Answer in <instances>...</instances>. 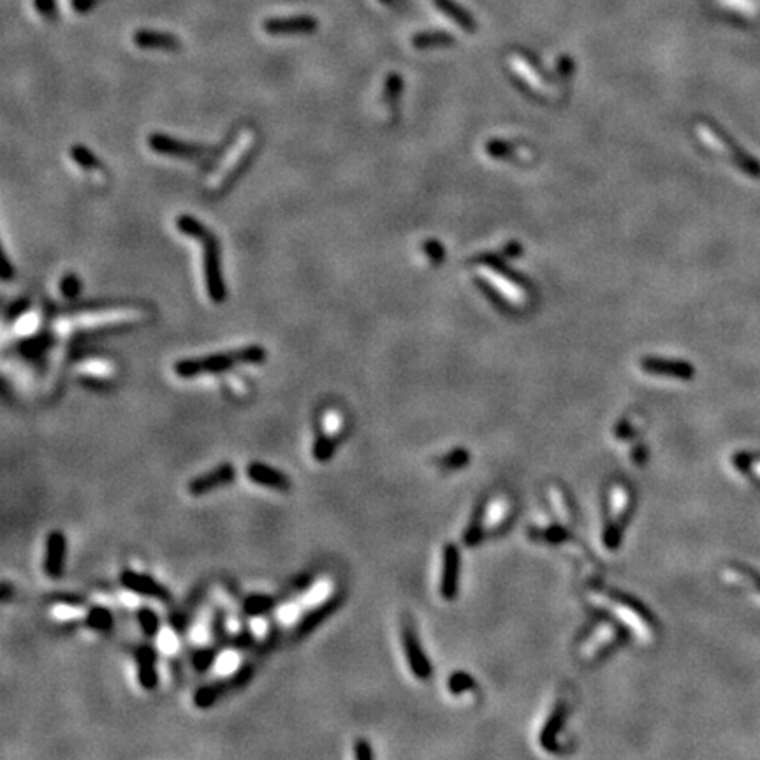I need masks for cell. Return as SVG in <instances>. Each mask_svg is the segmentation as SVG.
Masks as SVG:
<instances>
[{"label": "cell", "mask_w": 760, "mask_h": 760, "mask_svg": "<svg viewBox=\"0 0 760 760\" xmlns=\"http://www.w3.org/2000/svg\"><path fill=\"white\" fill-rule=\"evenodd\" d=\"M564 718H565V708L564 706L557 708L553 715H551L547 725L544 727L542 736H540V743H542V747L546 748V750L557 751V734H558V730H560L561 723H564Z\"/></svg>", "instance_id": "obj_26"}, {"label": "cell", "mask_w": 760, "mask_h": 760, "mask_svg": "<svg viewBox=\"0 0 760 760\" xmlns=\"http://www.w3.org/2000/svg\"><path fill=\"white\" fill-rule=\"evenodd\" d=\"M65 558H67V537L62 530H51L45 540V558H43V570L50 579H60L65 569Z\"/></svg>", "instance_id": "obj_10"}, {"label": "cell", "mask_w": 760, "mask_h": 760, "mask_svg": "<svg viewBox=\"0 0 760 760\" xmlns=\"http://www.w3.org/2000/svg\"><path fill=\"white\" fill-rule=\"evenodd\" d=\"M354 757L357 760H371L374 759V751H371L370 743L367 739H357L354 744Z\"/></svg>", "instance_id": "obj_39"}, {"label": "cell", "mask_w": 760, "mask_h": 760, "mask_svg": "<svg viewBox=\"0 0 760 760\" xmlns=\"http://www.w3.org/2000/svg\"><path fill=\"white\" fill-rule=\"evenodd\" d=\"M336 447H338V438H336V435H317V438L313 440L312 445V458L315 459L317 463L331 462L336 452Z\"/></svg>", "instance_id": "obj_25"}, {"label": "cell", "mask_w": 760, "mask_h": 760, "mask_svg": "<svg viewBox=\"0 0 760 760\" xmlns=\"http://www.w3.org/2000/svg\"><path fill=\"white\" fill-rule=\"evenodd\" d=\"M276 608V598L272 595L254 593L248 595L241 604V611L247 618H261Z\"/></svg>", "instance_id": "obj_22"}, {"label": "cell", "mask_w": 760, "mask_h": 760, "mask_svg": "<svg viewBox=\"0 0 760 760\" xmlns=\"http://www.w3.org/2000/svg\"><path fill=\"white\" fill-rule=\"evenodd\" d=\"M255 674V667L252 664H245L241 667H238L231 676L228 678L215 679V681L208 683V685L199 686V688L194 692L192 695V704L197 710H210L215 704L220 703L224 697L231 695V693L238 692L243 686H247L252 681Z\"/></svg>", "instance_id": "obj_3"}, {"label": "cell", "mask_w": 760, "mask_h": 760, "mask_svg": "<svg viewBox=\"0 0 760 760\" xmlns=\"http://www.w3.org/2000/svg\"><path fill=\"white\" fill-rule=\"evenodd\" d=\"M120 584H122L127 591H130V593L134 595H140V597L153 598V600L159 602L171 600V591L167 590L162 583L153 579L150 574L125 569L120 574Z\"/></svg>", "instance_id": "obj_9"}, {"label": "cell", "mask_w": 760, "mask_h": 760, "mask_svg": "<svg viewBox=\"0 0 760 760\" xmlns=\"http://www.w3.org/2000/svg\"><path fill=\"white\" fill-rule=\"evenodd\" d=\"M412 45L418 50H430V48H442L454 45V39L445 32H421L412 38Z\"/></svg>", "instance_id": "obj_29"}, {"label": "cell", "mask_w": 760, "mask_h": 760, "mask_svg": "<svg viewBox=\"0 0 760 760\" xmlns=\"http://www.w3.org/2000/svg\"><path fill=\"white\" fill-rule=\"evenodd\" d=\"M317 28H319V21L310 14L268 18L262 21V30L269 35H308L313 34Z\"/></svg>", "instance_id": "obj_11"}, {"label": "cell", "mask_w": 760, "mask_h": 760, "mask_svg": "<svg viewBox=\"0 0 760 760\" xmlns=\"http://www.w3.org/2000/svg\"><path fill=\"white\" fill-rule=\"evenodd\" d=\"M484 150L491 159L509 160V162H521L522 155H528V152H525L522 146L502 140H489L486 142Z\"/></svg>", "instance_id": "obj_21"}, {"label": "cell", "mask_w": 760, "mask_h": 760, "mask_svg": "<svg viewBox=\"0 0 760 760\" xmlns=\"http://www.w3.org/2000/svg\"><path fill=\"white\" fill-rule=\"evenodd\" d=\"M458 577H459V554L454 546H445L444 565H442L440 595L445 600H452L458 593Z\"/></svg>", "instance_id": "obj_18"}, {"label": "cell", "mask_w": 760, "mask_h": 760, "mask_svg": "<svg viewBox=\"0 0 760 760\" xmlns=\"http://www.w3.org/2000/svg\"><path fill=\"white\" fill-rule=\"evenodd\" d=\"M620 628L615 627L609 621H598L593 627L591 634L584 639L581 644V656L584 659H595L608 652L611 646H615L620 641Z\"/></svg>", "instance_id": "obj_13"}, {"label": "cell", "mask_w": 760, "mask_h": 760, "mask_svg": "<svg viewBox=\"0 0 760 760\" xmlns=\"http://www.w3.org/2000/svg\"><path fill=\"white\" fill-rule=\"evenodd\" d=\"M423 250H425L426 257L430 259L433 264H440V262L444 261L445 250H444V247H442L440 241H437V240L426 241V243L423 245Z\"/></svg>", "instance_id": "obj_36"}, {"label": "cell", "mask_w": 760, "mask_h": 760, "mask_svg": "<svg viewBox=\"0 0 760 760\" xmlns=\"http://www.w3.org/2000/svg\"><path fill=\"white\" fill-rule=\"evenodd\" d=\"M630 491L625 486L615 484L609 489L608 507H609V526L605 528L604 540L611 549H615L621 542V533L627 522V516L630 513Z\"/></svg>", "instance_id": "obj_7"}, {"label": "cell", "mask_w": 760, "mask_h": 760, "mask_svg": "<svg viewBox=\"0 0 760 760\" xmlns=\"http://www.w3.org/2000/svg\"><path fill=\"white\" fill-rule=\"evenodd\" d=\"M177 229L181 235L194 238L199 241L203 248V275L204 285H206L208 298L215 305H222L228 299V285H225L224 275H222V257H220V243L213 231L206 228L199 218L192 215H180L177 218Z\"/></svg>", "instance_id": "obj_1"}, {"label": "cell", "mask_w": 760, "mask_h": 760, "mask_svg": "<svg viewBox=\"0 0 760 760\" xmlns=\"http://www.w3.org/2000/svg\"><path fill=\"white\" fill-rule=\"evenodd\" d=\"M342 602H343V595L336 593V595H331V597H328L326 600H323L320 604H317L315 608H312L310 611H306L305 615L301 616V620L298 621V625L294 627L296 641H301V639H305L306 635L312 634L317 627H320V625H323L324 621L332 615V613L338 611Z\"/></svg>", "instance_id": "obj_12"}, {"label": "cell", "mask_w": 760, "mask_h": 760, "mask_svg": "<svg viewBox=\"0 0 760 760\" xmlns=\"http://www.w3.org/2000/svg\"><path fill=\"white\" fill-rule=\"evenodd\" d=\"M551 502H553L554 505V510L558 513V516H560V520H569L570 518V510H569V505H567V500H565L564 493L558 491L557 488L551 489Z\"/></svg>", "instance_id": "obj_37"}, {"label": "cell", "mask_w": 760, "mask_h": 760, "mask_svg": "<svg viewBox=\"0 0 760 760\" xmlns=\"http://www.w3.org/2000/svg\"><path fill=\"white\" fill-rule=\"evenodd\" d=\"M557 71H558V74L561 76V78H569V76L572 74V71H574V62L570 60L569 55H561V57L558 58Z\"/></svg>", "instance_id": "obj_40"}, {"label": "cell", "mask_w": 760, "mask_h": 760, "mask_svg": "<svg viewBox=\"0 0 760 760\" xmlns=\"http://www.w3.org/2000/svg\"><path fill=\"white\" fill-rule=\"evenodd\" d=\"M27 306L28 305H27V301H25V299H20V301L13 303V305H11V308H9V312H7V319H16L18 315H21V313H23L25 310H27Z\"/></svg>", "instance_id": "obj_41"}, {"label": "cell", "mask_w": 760, "mask_h": 760, "mask_svg": "<svg viewBox=\"0 0 760 760\" xmlns=\"http://www.w3.org/2000/svg\"><path fill=\"white\" fill-rule=\"evenodd\" d=\"M641 370L644 374L656 375V377H672L688 380L693 377V367L678 359H665V357H642Z\"/></svg>", "instance_id": "obj_17"}, {"label": "cell", "mask_w": 760, "mask_h": 760, "mask_svg": "<svg viewBox=\"0 0 760 760\" xmlns=\"http://www.w3.org/2000/svg\"><path fill=\"white\" fill-rule=\"evenodd\" d=\"M433 6L437 7L444 16H447L449 20L454 21L462 30L469 32V34H474L475 32V21L462 7L456 6L454 2H451V0H433Z\"/></svg>", "instance_id": "obj_23"}, {"label": "cell", "mask_w": 760, "mask_h": 760, "mask_svg": "<svg viewBox=\"0 0 760 760\" xmlns=\"http://www.w3.org/2000/svg\"><path fill=\"white\" fill-rule=\"evenodd\" d=\"M148 148L153 153H159L162 157H171V159L189 160V162H201L204 159H211V155L220 152V146H206L197 145V142H189L177 140L173 136H167L162 133H152L148 136Z\"/></svg>", "instance_id": "obj_4"}, {"label": "cell", "mask_w": 760, "mask_h": 760, "mask_svg": "<svg viewBox=\"0 0 760 760\" xmlns=\"http://www.w3.org/2000/svg\"><path fill=\"white\" fill-rule=\"evenodd\" d=\"M509 502L503 496H496L491 502L486 503L482 507L481 514L474 518L472 525L469 526L465 533V540L469 546H475L477 542H481L489 532H496L498 528H502L505 525L507 518H509Z\"/></svg>", "instance_id": "obj_6"}, {"label": "cell", "mask_w": 760, "mask_h": 760, "mask_svg": "<svg viewBox=\"0 0 760 760\" xmlns=\"http://www.w3.org/2000/svg\"><path fill=\"white\" fill-rule=\"evenodd\" d=\"M85 625L90 630L102 632V634H104V632H109L115 627V616H113V613L109 611L108 608H104V605H94V608H90L89 611H86Z\"/></svg>", "instance_id": "obj_24"}, {"label": "cell", "mask_w": 760, "mask_h": 760, "mask_svg": "<svg viewBox=\"0 0 760 760\" xmlns=\"http://www.w3.org/2000/svg\"><path fill=\"white\" fill-rule=\"evenodd\" d=\"M247 474L248 481L254 482V484L262 486V488L276 489V491H289L292 488L291 477L282 470L275 469L272 465H266L261 462H252L247 465Z\"/></svg>", "instance_id": "obj_15"}, {"label": "cell", "mask_w": 760, "mask_h": 760, "mask_svg": "<svg viewBox=\"0 0 760 760\" xmlns=\"http://www.w3.org/2000/svg\"><path fill=\"white\" fill-rule=\"evenodd\" d=\"M533 537L546 540V542H549V544H561V542H567V540H570L569 530L561 525L549 526V528L540 530V532L539 530H535Z\"/></svg>", "instance_id": "obj_32"}, {"label": "cell", "mask_w": 760, "mask_h": 760, "mask_svg": "<svg viewBox=\"0 0 760 760\" xmlns=\"http://www.w3.org/2000/svg\"><path fill=\"white\" fill-rule=\"evenodd\" d=\"M510 65H513V69L516 71V74L520 76L522 82L528 83L535 92L547 94V90H549L547 79L540 74L539 67H537L526 55L514 53L513 57H510Z\"/></svg>", "instance_id": "obj_20"}, {"label": "cell", "mask_w": 760, "mask_h": 760, "mask_svg": "<svg viewBox=\"0 0 760 760\" xmlns=\"http://www.w3.org/2000/svg\"><path fill=\"white\" fill-rule=\"evenodd\" d=\"M447 686L449 692L454 693V695H459V693L470 692L475 686V683L466 672H456V674H452L451 678H449Z\"/></svg>", "instance_id": "obj_34"}, {"label": "cell", "mask_w": 760, "mask_h": 760, "mask_svg": "<svg viewBox=\"0 0 760 760\" xmlns=\"http://www.w3.org/2000/svg\"><path fill=\"white\" fill-rule=\"evenodd\" d=\"M133 43L141 50H157V51H178L181 48V41L173 34L157 30H141L134 32Z\"/></svg>", "instance_id": "obj_19"}, {"label": "cell", "mask_w": 760, "mask_h": 760, "mask_svg": "<svg viewBox=\"0 0 760 760\" xmlns=\"http://www.w3.org/2000/svg\"><path fill=\"white\" fill-rule=\"evenodd\" d=\"M82 289H83L82 279H79L76 273L69 272L62 276L60 292L65 299H76L79 296V292H82Z\"/></svg>", "instance_id": "obj_33"}, {"label": "cell", "mask_w": 760, "mask_h": 760, "mask_svg": "<svg viewBox=\"0 0 760 760\" xmlns=\"http://www.w3.org/2000/svg\"><path fill=\"white\" fill-rule=\"evenodd\" d=\"M9 595H11L9 583H2V600H4V602L9 600Z\"/></svg>", "instance_id": "obj_42"}, {"label": "cell", "mask_w": 760, "mask_h": 760, "mask_svg": "<svg viewBox=\"0 0 760 760\" xmlns=\"http://www.w3.org/2000/svg\"><path fill=\"white\" fill-rule=\"evenodd\" d=\"M34 7L41 16H45L46 20H55L57 18V6H55V0H34Z\"/></svg>", "instance_id": "obj_38"}, {"label": "cell", "mask_w": 760, "mask_h": 760, "mask_svg": "<svg viewBox=\"0 0 760 760\" xmlns=\"http://www.w3.org/2000/svg\"><path fill=\"white\" fill-rule=\"evenodd\" d=\"M401 644H403L405 656H407L408 667H410L412 674L418 679H428L431 676V665L428 656L423 652L421 644H419V639L415 635L414 628L410 623L403 625V630H401Z\"/></svg>", "instance_id": "obj_14"}, {"label": "cell", "mask_w": 760, "mask_h": 760, "mask_svg": "<svg viewBox=\"0 0 760 760\" xmlns=\"http://www.w3.org/2000/svg\"><path fill=\"white\" fill-rule=\"evenodd\" d=\"M134 660H136L138 683H140V686L145 692H153L159 686V667H157L159 656H157V652L153 649V646L142 644L136 649Z\"/></svg>", "instance_id": "obj_16"}, {"label": "cell", "mask_w": 760, "mask_h": 760, "mask_svg": "<svg viewBox=\"0 0 760 760\" xmlns=\"http://www.w3.org/2000/svg\"><path fill=\"white\" fill-rule=\"evenodd\" d=\"M466 462H469V452L463 451V449H456V451L449 452V454L442 459V465H444L445 469L454 470L465 466Z\"/></svg>", "instance_id": "obj_35"}, {"label": "cell", "mask_w": 760, "mask_h": 760, "mask_svg": "<svg viewBox=\"0 0 760 760\" xmlns=\"http://www.w3.org/2000/svg\"><path fill=\"white\" fill-rule=\"evenodd\" d=\"M236 481V469L233 463H220L215 469L208 470V472L196 475V477L190 479L187 484V491L190 496H206L210 493H213L215 489L225 488V486H231Z\"/></svg>", "instance_id": "obj_8"}, {"label": "cell", "mask_w": 760, "mask_h": 760, "mask_svg": "<svg viewBox=\"0 0 760 760\" xmlns=\"http://www.w3.org/2000/svg\"><path fill=\"white\" fill-rule=\"evenodd\" d=\"M71 159L78 164L79 167H83L85 171H102L104 169V164L99 159L97 155L85 145H72L71 150Z\"/></svg>", "instance_id": "obj_27"}, {"label": "cell", "mask_w": 760, "mask_h": 760, "mask_svg": "<svg viewBox=\"0 0 760 760\" xmlns=\"http://www.w3.org/2000/svg\"><path fill=\"white\" fill-rule=\"evenodd\" d=\"M218 653H220V648L217 646H203L192 655V667L197 672H208L217 662Z\"/></svg>", "instance_id": "obj_31"}, {"label": "cell", "mask_w": 760, "mask_h": 760, "mask_svg": "<svg viewBox=\"0 0 760 760\" xmlns=\"http://www.w3.org/2000/svg\"><path fill=\"white\" fill-rule=\"evenodd\" d=\"M604 600H608V604L611 605L613 611H615L628 627H632L637 632L639 637L644 639V641H649V639L653 637V632H655L653 618L635 598L627 597V595L623 593H604Z\"/></svg>", "instance_id": "obj_5"}, {"label": "cell", "mask_w": 760, "mask_h": 760, "mask_svg": "<svg viewBox=\"0 0 760 760\" xmlns=\"http://www.w3.org/2000/svg\"><path fill=\"white\" fill-rule=\"evenodd\" d=\"M266 349L262 345H245L229 352L210 354V356L187 357L174 363V375L180 379H196L203 375H218L233 370L238 364H261L266 361Z\"/></svg>", "instance_id": "obj_2"}, {"label": "cell", "mask_w": 760, "mask_h": 760, "mask_svg": "<svg viewBox=\"0 0 760 760\" xmlns=\"http://www.w3.org/2000/svg\"><path fill=\"white\" fill-rule=\"evenodd\" d=\"M138 625H140L141 632L148 639H155L159 635L160 630V618L153 611L152 608H141L138 609Z\"/></svg>", "instance_id": "obj_30"}, {"label": "cell", "mask_w": 760, "mask_h": 760, "mask_svg": "<svg viewBox=\"0 0 760 760\" xmlns=\"http://www.w3.org/2000/svg\"><path fill=\"white\" fill-rule=\"evenodd\" d=\"M401 90H403V78H401L398 72H391V74L387 76L382 92V102L391 111H396L398 102H400L401 97Z\"/></svg>", "instance_id": "obj_28"}]
</instances>
